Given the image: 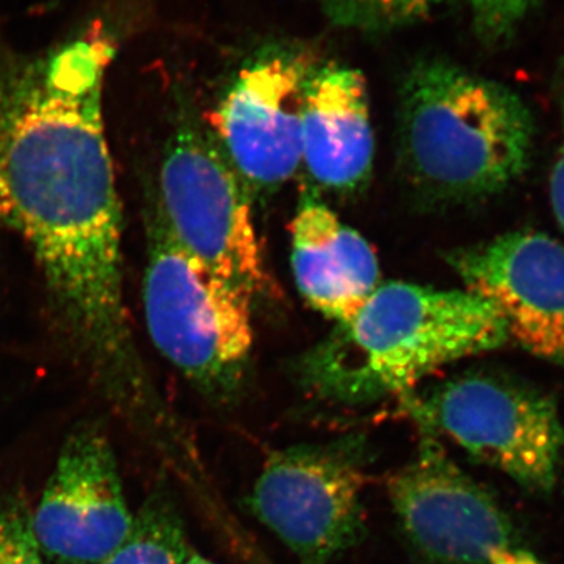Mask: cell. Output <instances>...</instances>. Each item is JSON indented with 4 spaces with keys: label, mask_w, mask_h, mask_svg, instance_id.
Masks as SVG:
<instances>
[{
    "label": "cell",
    "mask_w": 564,
    "mask_h": 564,
    "mask_svg": "<svg viewBox=\"0 0 564 564\" xmlns=\"http://www.w3.org/2000/svg\"><path fill=\"white\" fill-rule=\"evenodd\" d=\"M106 47L0 69V220L29 245L63 332L101 380L139 391L122 210L102 111Z\"/></svg>",
    "instance_id": "1"
},
{
    "label": "cell",
    "mask_w": 564,
    "mask_h": 564,
    "mask_svg": "<svg viewBox=\"0 0 564 564\" xmlns=\"http://www.w3.org/2000/svg\"><path fill=\"white\" fill-rule=\"evenodd\" d=\"M508 343L502 317L484 296L389 282L304 352L293 375L315 402L370 406L403 399L448 364Z\"/></svg>",
    "instance_id": "2"
},
{
    "label": "cell",
    "mask_w": 564,
    "mask_h": 564,
    "mask_svg": "<svg viewBox=\"0 0 564 564\" xmlns=\"http://www.w3.org/2000/svg\"><path fill=\"white\" fill-rule=\"evenodd\" d=\"M533 144L532 113L499 82L444 61L415 63L404 76L397 152L422 198L496 195L527 172Z\"/></svg>",
    "instance_id": "3"
},
{
    "label": "cell",
    "mask_w": 564,
    "mask_h": 564,
    "mask_svg": "<svg viewBox=\"0 0 564 564\" xmlns=\"http://www.w3.org/2000/svg\"><path fill=\"white\" fill-rule=\"evenodd\" d=\"M143 306L155 348L214 402H236L250 373L252 296L174 239L154 185L144 203Z\"/></svg>",
    "instance_id": "4"
},
{
    "label": "cell",
    "mask_w": 564,
    "mask_h": 564,
    "mask_svg": "<svg viewBox=\"0 0 564 564\" xmlns=\"http://www.w3.org/2000/svg\"><path fill=\"white\" fill-rule=\"evenodd\" d=\"M402 402L419 429L447 437L474 462L525 491H554L564 423L541 389L502 373L466 372L415 389Z\"/></svg>",
    "instance_id": "5"
},
{
    "label": "cell",
    "mask_w": 564,
    "mask_h": 564,
    "mask_svg": "<svg viewBox=\"0 0 564 564\" xmlns=\"http://www.w3.org/2000/svg\"><path fill=\"white\" fill-rule=\"evenodd\" d=\"M370 463L362 433L289 445L267 456L248 508L300 564H332L366 536Z\"/></svg>",
    "instance_id": "6"
},
{
    "label": "cell",
    "mask_w": 564,
    "mask_h": 564,
    "mask_svg": "<svg viewBox=\"0 0 564 564\" xmlns=\"http://www.w3.org/2000/svg\"><path fill=\"white\" fill-rule=\"evenodd\" d=\"M154 192L170 231L188 254L252 299L269 292L250 191L214 135L191 118L166 141Z\"/></svg>",
    "instance_id": "7"
},
{
    "label": "cell",
    "mask_w": 564,
    "mask_h": 564,
    "mask_svg": "<svg viewBox=\"0 0 564 564\" xmlns=\"http://www.w3.org/2000/svg\"><path fill=\"white\" fill-rule=\"evenodd\" d=\"M388 496L422 564H547L429 430L419 429L414 455L389 477Z\"/></svg>",
    "instance_id": "8"
},
{
    "label": "cell",
    "mask_w": 564,
    "mask_h": 564,
    "mask_svg": "<svg viewBox=\"0 0 564 564\" xmlns=\"http://www.w3.org/2000/svg\"><path fill=\"white\" fill-rule=\"evenodd\" d=\"M317 65L307 51L263 50L212 111L214 139L248 191H274L299 172L304 98Z\"/></svg>",
    "instance_id": "9"
},
{
    "label": "cell",
    "mask_w": 564,
    "mask_h": 564,
    "mask_svg": "<svg viewBox=\"0 0 564 564\" xmlns=\"http://www.w3.org/2000/svg\"><path fill=\"white\" fill-rule=\"evenodd\" d=\"M467 291L500 314L508 340L564 367V245L543 232L516 231L452 251Z\"/></svg>",
    "instance_id": "10"
},
{
    "label": "cell",
    "mask_w": 564,
    "mask_h": 564,
    "mask_svg": "<svg viewBox=\"0 0 564 564\" xmlns=\"http://www.w3.org/2000/svg\"><path fill=\"white\" fill-rule=\"evenodd\" d=\"M133 519L109 437L80 426L63 445L32 516L40 551L62 564H101L124 543Z\"/></svg>",
    "instance_id": "11"
},
{
    "label": "cell",
    "mask_w": 564,
    "mask_h": 564,
    "mask_svg": "<svg viewBox=\"0 0 564 564\" xmlns=\"http://www.w3.org/2000/svg\"><path fill=\"white\" fill-rule=\"evenodd\" d=\"M291 236L293 278L303 299L337 325L350 321L380 285L373 248L311 192L300 199Z\"/></svg>",
    "instance_id": "12"
},
{
    "label": "cell",
    "mask_w": 564,
    "mask_h": 564,
    "mask_svg": "<svg viewBox=\"0 0 564 564\" xmlns=\"http://www.w3.org/2000/svg\"><path fill=\"white\" fill-rule=\"evenodd\" d=\"M373 154L362 74L345 66L317 65L304 98L302 165L326 191L352 192L369 180Z\"/></svg>",
    "instance_id": "13"
},
{
    "label": "cell",
    "mask_w": 564,
    "mask_h": 564,
    "mask_svg": "<svg viewBox=\"0 0 564 564\" xmlns=\"http://www.w3.org/2000/svg\"><path fill=\"white\" fill-rule=\"evenodd\" d=\"M192 549L184 524L165 500L141 510L124 543L101 564H184Z\"/></svg>",
    "instance_id": "14"
},
{
    "label": "cell",
    "mask_w": 564,
    "mask_h": 564,
    "mask_svg": "<svg viewBox=\"0 0 564 564\" xmlns=\"http://www.w3.org/2000/svg\"><path fill=\"white\" fill-rule=\"evenodd\" d=\"M451 0H318L337 28L389 33L417 24Z\"/></svg>",
    "instance_id": "15"
},
{
    "label": "cell",
    "mask_w": 564,
    "mask_h": 564,
    "mask_svg": "<svg viewBox=\"0 0 564 564\" xmlns=\"http://www.w3.org/2000/svg\"><path fill=\"white\" fill-rule=\"evenodd\" d=\"M478 40L489 46L514 39L541 0H466Z\"/></svg>",
    "instance_id": "16"
},
{
    "label": "cell",
    "mask_w": 564,
    "mask_h": 564,
    "mask_svg": "<svg viewBox=\"0 0 564 564\" xmlns=\"http://www.w3.org/2000/svg\"><path fill=\"white\" fill-rule=\"evenodd\" d=\"M0 564H43L32 518L14 508L0 511Z\"/></svg>",
    "instance_id": "17"
},
{
    "label": "cell",
    "mask_w": 564,
    "mask_h": 564,
    "mask_svg": "<svg viewBox=\"0 0 564 564\" xmlns=\"http://www.w3.org/2000/svg\"><path fill=\"white\" fill-rule=\"evenodd\" d=\"M556 101H558L560 117H562V143L556 152L549 188H551V203L556 221L564 232V63L560 68L558 80H556Z\"/></svg>",
    "instance_id": "18"
},
{
    "label": "cell",
    "mask_w": 564,
    "mask_h": 564,
    "mask_svg": "<svg viewBox=\"0 0 564 564\" xmlns=\"http://www.w3.org/2000/svg\"><path fill=\"white\" fill-rule=\"evenodd\" d=\"M184 564H218V563L212 562V560L206 558V556L196 554L195 551H192L191 555L187 556V560H185Z\"/></svg>",
    "instance_id": "19"
}]
</instances>
